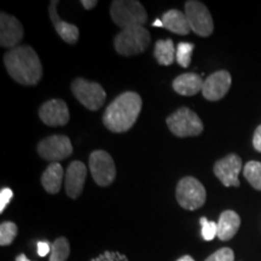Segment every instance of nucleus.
<instances>
[{
    "label": "nucleus",
    "mask_w": 261,
    "mask_h": 261,
    "mask_svg": "<svg viewBox=\"0 0 261 261\" xmlns=\"http://www.w3.org/2000/svg\"><path fill=\"white\" fill-rule=\"evenodd\" d=\"M185 15L191 31L198 37H210L214 31V22L210 10L203 3L189 0L185 3Z\"/></svg>",
    "instance_id": "obj_8"
},
{
    "label": "nucleus",
    "mask_w": 261,
    "mask_h": 261,
    "mask_svg": "<svg viewBox=\"0 0 261 261\" xmlns=\"http://www.w3.org/2000/svg\"><path fill=\"white\" fill-rule=\"evenodd\" d=\"M24 35L21 22L14 16L2 12L0 16V45L5 48H15L18 46Z\"/></svg>",
    "instance_id": "obj_13"
},
{
    "label": "nucleus",
    "mask_w": 261,
    "mask_h": 261,
    "mask_svg": "<svg viewBox=\"0 0 261 261\" xmlns=\"http://www.w3.org/2000/svg\"><path fill=\"white\" fill-rule=\"evenodd\" d=\"M151 37L144 25H136L122 29L114 39V46L121 56H136L149 47Z\"/></svg>",
    "instance_id": "obj_3"
},
{
    "label": "nucleus",
    "mask_w": 261,
    "mask_h": 261,
    "mask_svg": "<svg viewBox=\"0 0 261 261\" xmlns=\"http://www.w3.org/2000/svg\"><path fill=\"white\" fill-rule=\"evenodd\" d=\"M71 92L74 97L89 110L96 112L106 102L107 93L99 84L77 77L71 83Z\"/></svg>",
    "instance_id": "obj_6"
},
{
    "label": "nucleus",
    "mask_w": 261,
    "mask_h": 261,
    "mask_svg": "<svg viewBox=\"0 0 261 261\" xmlns=\"http://www.w3.org/2000/svg\"><path fill=\"white\" fill-rule=\"evenodd\" d=\"M63 167L58 162H52L47 166L41 175V184L48 194H57L61 190L63 182Z\"/></svg>",
    "instance_id": "obj_20"
},
{
    "label": "nucleus",
    "mask_w": 261,
    "mask_h": 261,
    "mask_svg": "<svg viewBox=\"0 0 261 261\" xmlns=\"http://www.w3.org/2000/svg\"><path fill=\"white\" fill-rule=\"evenodd\" d=\"M201 233L204 241H212L218 236V224L214 221H210L207 218L202 217L200 219Z\"/></svg>",
    "instance_id": "obj_26"
},
{
    "label": "nucleus",
    "mask_w": 261,
    "mask_h": 261,
    "mask_svg": "<svg viewBox=\"0 0 261 261\" xmlns=\"http://www.w3.org/2000/svg\"><path fill=\"white\" fill-rule=\"evenodd\" d=\"M231 75L227 70L215 71L204 80L202 94L207 100L215 102L225 97L231 87Z\"/></svg>",
    "instance_id": "obj_14"
},
{
    "label": "nucleus",
    "mask_w": 261,
    "mask_h": 261,
    "mask_svg": "<svg viewBox=\"0 0 261 261\" xmlns=\"http://www.w3.org/2000/svg\"><path fill=\"white\" fill-rule=\"evenodd\" d=\"M70 254L69 242L65 237L57 238L51 247L50 261H67Z\"/></svg>",
    "instance_id": "obj_23"
},
{
    "label": "nucleus",
    "mask_w": 261,
    "mask_h": 261,
    "mask_svg": "<svg viewBox=\"0 0 261 261\" xmlns=\"http://www.w3.org/2000/svg\"><path fill=\"white\" fill-rule=\"evenodd\" d=\"M38 154L47 161L58 162L73 154V145L67 136L54 135L39 143Z\"/></svg>",
    "instance_id": "obj_10"
},
{
    "label": "nucleus",
    "mask_w": 261,
    "mask_h": 261,
    "mask_svg": "<svg viewBox=\"0 0 261 261\" xmlns=\"http://www.w3.org/2000/svg\"><path fill=\"white\" fill-rule=\"evenodd\" d=\"M142 98L136 92H123L108 106L103 115V123L108 129L123 133L130 129L142 110Z\"/></svg>",
    "instance_id": "obj_2"
},
{
    "label": "nucleus",
    "mask_w": 261,
    "mask_h": 261,
    "mask_svg": "<svg viewBox=\"0 0 261 261\" xmlns=\"http://www.w3.org/2000/svg\"><path fill=\"white\" fill-rule=\"evenodd\" d=\"M205 261H234V253L230 248H221L208 256Z\"/></svg>",
    "instance_id": "obj_27"
},
{
    "label": "nucleus",
    "mask_w": 261,
    "mask_h": 261,
    "mask_svg": "<svg viewBox=\"0 0 261 261\" xmlns=\"http://www.w3.org/2000/svg\"><path fill=\"white\" fill-rule=\"evenodd\" d=\"M14 197V192L10 188H4L0 191V213L5 211L6 205L10 203V201Z\"/></svg>",
    "instance_id": "obj_28"
},
{
    "label": "nucleus",
    "mask_w": 261,
    "mask_h": 261,
    "mask_svg": "<svg viewBox=\"0 0 261 261\" xmlns=\"http://www.w3.org/2000/svg\"><path fill=\"white\" fill-rule=\"evenodd\" d=\"M154 25L155 27H163V23H162V21H160V19H156V21L154 22Z\"/></svg>",
    "instance_id": "obj_34"
},
{
    "label": "nucleus",
    "mask_w": 261,
    "mask_h": 261,
    "mask_svg": "<svg viewBox=\"0 0 261 261\" xmlns=\"http://www.w3.org/2000/svg\"><path fill=\"white\" fill-rule=\"evenodd\" d=\"M81 4L86 10H92L93 8H96V5L98 4L97 0H83Z\"/></svg>",
    "instance_id": "obj_31"
},
{
    "label": "nucleus",
    "mask_w": 261,
    "mask_h": 261,
    "mask_svg": "<svg viewBox=\"0 0 261 261\" xmlns=\"http://www.w3.org/2000/svg\"><path fill=\"white\" fill-rule=\"evenodd\" d=\"M253 145H254V149H255L256 151L261 152V125L257 127V128L255 129V132H254Z\"/></svg>",
    "instance_id": "obj_30"
},
{
    "label": "nucleus",
    "mask_w": 261,
    "mask_h": 261,
    "mask_svg": "<svg viewBox=\"0 0 261 261\" xmlns=\"http://www.w3.org/2000/svg\"><path fill=\"white\" fill-rule=\"evenodd\" d=\"M87 168L81 161H74L69 165L65 172L64 187L67 195L70 198H77L84 190L85 180H86Z\"/></svg>",
    "instance_id": "obj_15"
},
{
    "label": "nucleus",
    "mask_w": 261,
    "mask_h": 261,
    "mask_svg": "<svg viewBox=\"0 0 261 261\" xmlns=\"http://www.w3.org/2000/svg\"><path fill=\"white\" fill-rule=\"evenodd\" d=\"M57 5L58 2H51L50 8H48V12H50V18L52 21V24H54L55 29L58 33V35L63 39V40L67 42V44L74 45L76 44L77 40H79V28L75 24L68 23V22L63 21V19L60 18V16L57 14Z\"/></svg>",
    "instance_id": "obj_16"
},
{
    "label": "nucleus",
    "mask_w": 261,
    "mask_h": 261,
    "mask_svg": "<svg viewBox=\"0 0 261 261\" xmlns=\"http://www.w3.org/2000/svg\"><path fill=\"white\" fill-rule=\"evenodd\" d=\"M37 250H38V255L44 257V256H46L48 253H50L51 247L47 242L40 241V242H38V244H37Z\"/></svg>",
    "instance_id": "obj_29"
},
{
    "label": "nucleus",
    "mask_w": 261,
    "mask_h": 261,
    "mask_svg": "<svg viewBox=\"0 0 261 261\" xmlns=\"http://www.w3.org/2000/svg\"><path fill=\"white\" fill-rule=\"evenodd\" d=\"M90 171L99 187H109L116 177V167L112 156L104 150H96L90 155Z\"/></svg>",
    "instance_id": "obj_9"
},
{
    "label": "nucleus",
    "mask_w": 261,
    "mask_h": 261,
    "mask_svg": "<svg viewBox=\"0 0 261 261\" xmlns=\"http://www.w3.org/2000/svg\"><path fill=\"white\" fill-rule=\"evenodd\" d=\"M167 126L174 136L180 137H195L200 136L203 132V123L197 114L189 108H180L167 117Z\"/></svg>",
    "instance_id": "obj_5"
},
{
    "label": "nucleus",
    "mask_w": 261,
    "mask_h": 261,
    "mask_svg": "<svg viewBox=\"0 0 261 261\" xmlns=\"http://www.w3.org/2000/svg\"><path fill=\"white\" fill-rule=\"evenodd\" d=\"M178 203L187 211H196L204 204L207 194L201 181L194 177H185L179 180L175 191Z\"/></svg>",
    "instance_id": "obj_7"
},
{
    "label": "nucleus",
    "mask_w": 261,
    "mask_h": 261,
    "mask_svg": "<svg viewBox=\"0 0 261 261\" xmlns=\"http://www.w3.org/2000/svg\"><path fill=\"white\" fill-rule=\"evenodd\" d=\"M241 169H242V160L236 154H230L215 162L213 171L215 177L223 182L224 187L238 188L241 184L238 179Z\"/></svg>",
    "instance_id": "obj_11"
},
{
    "label": "nucleus",
    "mask_w": 261,
    "mask_h": 261,
    "mask_svg": "<svg viewBox=\"0 0 261 261\" xmlns=\"http://www.w3.org/2000/svg\"><path fill=\"white\" fill-rule=\"evenodd\" d=\"M39 117L47 126H65L69 121V109L64 100L51 99L40 107Z\"/></svg>",
    "instance_id": "obj_12"
},
{
    "label": "nucleus",
    "mask_w": 261,
    "mask_h": 261,
    "mask_svg": "<svg viewBox=\"0 0 261 261\" xmlns=\"http://www.w3.org/2000/svg\"><path fill=\"white\" fill-rule=\"evenodd\" d=\"M177 261H195V260H194V257L190 256V255H184V256L179 257Z\"/></svg>",
    "instance_id": "obj_32"
},
{
    "label": "nucleus",
    "mask_w": 261,
    "mask_h": 261,
    "mask_svg": "<svg viewBox=\"0 0 261 261\" xmlns=\"http://www.w3.org/2000/svg\"><path fill=\"white\" fill-rule=\"evenodd\" d=\"M243 175L255 190L261 191V162H248L243 168Z\"/></svg>",
    "instance_id": "obj_22"
},
{
    "label": "nucleus",
    "mask_w": 261,
    "mask_h": 261,
    "mask_svg": "<svg viewBox=\"0 0 261 261\" xmlns=\"http://www.w3.org/2000/svg\"><path fill=\"white\" fill-rule=\"evenodd\" d=\"M194 48L195 45L191 44V42H179L177 46V54H175V60H177L180 67L188 68L190 65Z\"/></svg>",
    "instance_id": "obj_24"
},
{
    "label": "nucleus",
    "mask_w": 261,
    "mask_h": 261,
    "mask_svg": "<svg viewBox=\"0 0 261 261\" xmlns=\"http://www.w3.org/2000/svg\"><path fill=\"white\" fill-rule=\"evenodd\" d=\"M241 226V218L236 212L224 211L218 221V238L220 241H230L237 233Z\"/></svg>",
    "instance_id": "obj_18"
},
{
    "label": "nucleus",
    "mask_w": 261,
    "mask_h": 261,
    "mask_svg": "<svg viewBox=\"0 0 261 261\" xmlns=\"http://www.w3.org/2000/svg\"><path fill=\"white\" fill-rule=\"evenodd\" d=\"M204 81L200 75L195 73H187L179 75L173 80V90L181 96H195L198 92H202Z\"/></svg>",
    "instance_id": "obj_17"
},
{
    "label": "nucleus",
    "mask_w": 261,
    "mask_h": 261,
    "mask_svg": "<svg viewBox=\"0 0 261 261\" xmlns=\"http://www.w3.org/2000/svg\"><path fill=\"white\" fill-rule=\"evenodd\" d=\"M5 68L16 83L35 86L42 76V65L38 54L31 46L11 48L4 56Z\"/></svg>",
    "instance_id": "obj_1"
},
{
    "label": "nucleus",
    "mask_w": 261,
    "mask_h": 261,
    "mask_svg": "<svg viewBox=\"0 0 261 261\" xmlns=\"http://www.w3.org/2000/svg\"><path fill=\"white\" fill-rule=\"evenodd\" d=\"M161 21L163 23V28L175 33V34L188 35L189 32L191 31L187 15H185V12L179 11V10L173 9L165 12Z\"/></svg>",
    "instance_id": "obj_19"
},
{
    "label": "nucleus",
    "mask_w": 261,
    "mask_h": 261,
    "mask_svg": "<svg viewBox=\"0 0 261 261\" xmlns=\"http://www.w3.org/2000/svg\"><path fill=\"white\" fill-rule=\"evenodd\" d=\"M17 236V225L12 221H4L0 225V244L3 247L9 246L14 242Z\"/></svg>",
    "instance_id": "obj_25"
},
{
    "label": "nucleus",
    "mask_w": 261,
    "mask_h": 261,
    "mask_svg": "<svg viewBox=\"0 0 261 261\" xmlns=\"http://www.w3.org/2000/svg\"><path fill=\"white\" fill-rule=\"evenodd\" d=\"M16 261H31V260H29L24 254H19V255L16 257Z\"/></svg>",
    "instance_id": "obj_33"
},
{
    "label": "nucleus",
    "mask_w": 261,
    "mask_h": 261,
    "mask_svg": "<svg viewBox=\"0 0 261 261\" xmlns=\"http://www.w3.org/2000/svg\"><path fill=\"white\" fill-rule=\"evenodd\" d=\"M175 54H177V48L174 47L172 39L159 40L155 44L154 56L161 65H171L175 60Z\"/></svg>",
    "instance_id": "obj_21"
},
{
    "label": "nucleus",
    "mask_w": 261,
    "mask_h": 261,
    "mask_svg": "<svg viewBox=\"0 0 261 261\" xmlns=\"http://www.w3.org/2000/svg\"><path fill=\"white\" fill-rule=\"evenodd\" d=\"M110 16L117 27L122 29L143 25L148 21L144 6L136 0H115L110 6Z\"/></svg>",
    "instance_id": "obj_4"
}]
</instances>
